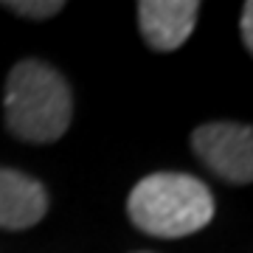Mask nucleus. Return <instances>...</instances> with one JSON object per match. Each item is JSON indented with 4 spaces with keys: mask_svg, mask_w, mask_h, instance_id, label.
Instances as JSON below:
<instances>
[{
    "mask_svg": "<svg viewBox=\"0 0 253 253\" xmlns=\"http://www.w3.org/2000/svg\"><path fill=\"white\" fill-rule=\"evenodd\" d=\"M6 126L31 144H51L71 126L73 99L62 73L40 59H23L6 79Z\"/></svg>",
    "mask_w": 253,
    "mask_h": 253,
    "instance_id": "nucleus-1",
    "label": "nucleus"
},
{
    "mask_svg": "<svg viewBox=\"0 0 253 253\" xmlns=\"http://www.w3.org/2000/svg\"><path fill=\"white\" fill-rule=\"evenodd\" d=\"M126 214L138 231L158 239H180L214 217V197L203 180L183 172L149 174L129 191Z\"/></svg>",
    "mask_w": 253,
    "mask_h": 253,
    "instance_id": "nucleus-2",
    "label": "nucleus"
},
{
    "mask_svg": "<svg viewBox=\"0 0 253 253\" xmlns=\"http://www.w3.org/2000/svg\"><path fill=\"white\" fill-rule=\"evenodd\" d=\"M191 149L228 183L253 180V129L236 121H211L191 132Z\"/></svg>",
    "mask_w": 253,
    "mask_h": 253,
    "instance_id": "nucleus-3",
    "label": "nucleus"
},
{
    "mask_svg": "<svg viewBox=\"0 0 253 253\" xmlns=\"http://www.w3.org/2000/svg\"><path fill=\"white\" fill-rule=\"evenodd\" d=\"M200 3L194 0H141L138 3V26L146 45L155 51L180 48L194 31Z\"/></svg>",
    "mask_w": 253,
    "mask_h": 253,
    "instance_id": "nucleus-4",
    "label": "nucleus"
},
{
    "mask_svg": "<svg viewBox=\"0 0 253 253\" xmlns=\"http://www.w3.org/2000/svg\"><path fill=\"white\" fill-rule=\"evenodd\" d=\"M48 211V197L42 183L34 177L3 169L0 166V228L6 231H23L37 225Z\"/></svg>",
    "mask_w": 253,
    "mask_h": 253,
    "instance_id": "nucleus-5",
    "label": "nucleus"
},
{
    "mask_svg": "<svg viewBox=\"0 0 253 253\" xmlns=\"http://www.w3.org/2000/svg\"><path fill=\"white\" fill-rule=\"evenodd\" d=\"M3 9H11L14 14L20 17H31V20H45V17H54L56 11H62L65 3L59 0H40V3H28V0H6V3H0Z\"/></svg>",
    "mask_w": 253,
    "mask_h": 253,
    "instance_id": "nucleus-6",
    "label": "nucleus"
},
{
    "mask_svg": "<svg viewBox=\"0 0 253 253\" xmlns=\"http://www.w3.org/2000/svg\"><path fill=\"white\" fill-rule=\"evenodd\" d=\"M239 31H242V42L248 51H253V3H245L242 20H239Z\"/></svg>",
    "mask_w": 253,
    "mask_h": 253,
    "instance_id": "nucleus-7",
    "label": "nucleus"
}]
</instances>
